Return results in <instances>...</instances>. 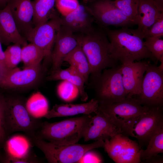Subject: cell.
Returning <instances> with one entry per match:
<instances>
[{
    "label": "cell",
    "instance_id": "cell-1",
    "mask_svg": "<svg viewBox=\"0 0 163 163\" xmlns=\"http://www.w3.org/2000/svg\"><path fill=\"white\" fill-rule=\"evenodd\" d=\"M105 30L110 43L111 56L114 60L122 64L145 59L157 60L145 46L144 39L134 29L126 27Z\"/></svg>",
    "mask_w": 163,
    "mask_h": 163
},
{
    "label": "cell",
    "instance_id": "cell-2",
    "mask_svg": "<svg viewBox=\"0 0 163 163\" xmlns=\"http://www.w3.org/2000/svg\"><path fill=\"white\" fill-rule=\"evenodd\" d=\"M77 36L89 62L92 79L99 76L104 69L118 66L117 61L111 56L110 42L103 31L94 28Z\"/></svg>",
    "mask_w": 163,
    "mask_h": 163
},
{
    "label": "cell",
    "instance_id": "cell-3",
    "mask_svg": "<svg viewBox=\"0 0 163 163\" xmlns=\"http://www.w3.org/2000/svg\"><path fill=\"white\" fill-rule=\"evenodd\" d=\"M91 114L50 123L42 121L35 134L36 137L47 141L62 145L77 143L83 136Z\"/></svg>",
    "mask_w": 163,
    "mask_h": 163
},
{
    "label": "cell",
    "instance_id": "cell-4",
    "mask_svg": "<svg viewBox=\"0 0 163 163\" xmlns=\"http://www.w3.org/2000/svg\"><path fill=\"white\" fill-rule=\"evenodd\" d=\"M98 104V109L105 114L123 134L133 137L135 124L149 108L141 105L136 98L129 95L118 102Z\"/></svg>",
    "mask_w": 163,
    "mask_h": 163
},
{
    "label": "cell",
    "instance_id": "cell-5",
    "mask_svg": "<svg viewBox=\"0 0 163 163\" xmlns=\"http://www.w3.org/2000/svg\"><path fill=\"white\" fill-rule=\"evenodd\" d=\"M30 138L34 145L43 152L50 163H78L86 152L104 147L105 144L103 140H98L87 144L76 143L62 145L47 141L35 136Z\"/></svg>",
    "mask_w": 163,
    "mask_h": 163
},
{
    "label": "cell",
    "instance_id": "cell-6",
    "mask_svg": "<svg viewBox=\"0 0 163 163\" xmlns=\"http://www.w3.org/2000/svg\"><path fill=\"white\" fill-rule=\"evenodd\" d=\"M5 124L8 137L12 133L22 132L29 137L35 135L42 121L33 117L28 111L25 102L20 98L5 99Z\"/></svg>",
    "mask_w": 163,
    "mask_h": 163
},
{
    "label": "cell",
    "instance_id": "cell-7",
    "mask_svg": "<svg viewBox=\"0 0 163 163\" xmlns=\"http://www.w3.org/2000/svg\"><path fill=\"white\" fill-rule=\"evenodd\" d=\"M95 98L98 104H110L125 98L127 94L122 79L120 65L106 69L92 79Z\"/></svg>",
    "mask_w": 163,
    "mask_h": 163
},
{
    "label": "cell",
    "instance_id": "cell-8",
    "mask_svg": "<svg viewBox=\"0 0 163 163\" xmlns=\"http://www.w3.org/2000/svg\"><path fill=\"white\" fill-rule=\"evenodd\" d=\"M136 98L148 108L162 107L163 104V71L149 62L143 76L141 91Z\"/></svg>",
    "mask_w": 163,
    "mask_h": 163
},
{
    "label": "cell",
    "instance_id": "cell-9",
    "mask_svg": "<svg viewBox=\"0 0 163 163\" xmlns=\"http://www.w3.org/2000/svg\"><path fill=\"white\" fill-rule=\"evenodd\" d=\"M104 147L109 156L116 163H139L142 149L136 141L118 133L104 141Z\"/></svg>",
    "mask_w": 163,
    "mask_h": 163
},
{
    "label": "cell",
    "instance_id": "cell-10",
    "mask_svg": "<svg viewBox=\"0 0 163 163\" xmlns=\"http://www.w3.org/2000/svg\"><path fill=\"white\" fill-rule=\"evenodd\" d=\"M34 146L30 137L25 134L10 136L3 147L5 156L2 161L10 163H36L37 157L32 151Z\"/></svg>",
    "mask_w": 163,
    "mask_h": 163
},
{
    "label": "cell",
    "instance_id": "cell-11",
    "mask_svg": "<svg viewBox=\"0 0 163 163\" xmlns=\"http://www.w3.org/2000/svg\"><path fill=\"white\" fill-rule=\"evenodd\" d=\"M59 15L47 22L34 26L26 35L25 38L43 51L44 59L51 62V55L56 35L60 26Z\"/></svg>",
    "mask_w": 163,
    "mask_h": 163
},
{
    "label": "cell",
    "instance_id": "cell-12",
    "mask_svg": "<svg viewBox=\"0 0 163 163\" xmlns=\"http://www.w3.org/2000/svg\"><path fill=\"white\" fill-rule=\"evenodd\" d=\"M86 5L94 20L103 26L126 27L133 25L116 6L113 1L96 0Z\"/></svg>",
    "mask_w": 163,
    "mask_h": 163
},
{
    "label": "cell",
    "instance_id": "cell-13",
    "mask_svg": "<svg viewBox=\"0 0 163 163\" xmlns=\"http://www.w3.org/2000/svg\"><path fill=\"white\" fill-rule=\"evenodd\" d=\"M91 117L85 127L83 138L85 142L104 141L118 133H122L104 113L97 110Z\"/></svg>",
    "mask_w": 163,
    "mask_h": 163
},
{
    "label": "cell",
    "instance_id": "cell-14",
    "mask_svg": "<svg viewBox=\"0 0 163 163\" xmlns=\"http://www.w3.org/2000/svg\"><path fill=\"white\" fill-rule=\"evenodd\" d=\"M162 125V107L149 108L141 116L134 126L133 133L141 148L146 147L152 136Z\"/></svg>",
    "mask_w": 163,
    "mask_h": 163
},
{
    "label": "cell",
    "instance_id": "cell-15",
    "mask_svg": "<svg viewBox=\"0 0 163 163\" xmlns=\"http://www.w3.org/2000/svg\"><path fill=\"white\" fill-rule=\"evenodd\" d=\"M79 44L76 35L61 25L51 55V72L61 68L66 56Z\"/></svg>",
    "mask_w": 163,
    "mask_h": 163
},
{
    "label": "cell",
    "instance_id": "cell-16",
    "mask_svg": "<svg viewBox=\"0 0 163 163\" xmlns=\"http://www.w3.org/2000/svg\"><path fill=\"white\" fill-rule=\"evenodd\" d=\"M41 73L40 64L25 67L23 70L16 67L0 77V85L3 87L13 88L29 86L39 80Z\"/></svg>",
    "mask_w": 163,
    "mask_h": 163
},
{
    "label": "cell",
    "instance_id": "cell-17",
    "mask_svg": "<svg viewBox=\"0 0 163 163\" xmlns=\"http://www.w3.org/2000/svg\"><path fill=\"white\" fill-rule=\"evenodd\" d=\"M149 62L139 61L120 65L122 81L128 95L133 96L140 93L144 74Z\"/></svg>",
    "mask_w": 163,
    "mask_h": 163
},
{
    "label": "cell",
    "instance_id": "cell-18",
    "mask_svg": "<svg viewBox=\"0 0 163 163\" xmlns=\"http://www.w3.org/2000/svg\"><path fill=\"white\" fill-rule=\"evenodd\" d=\"M8 5L18 29L25 38L34 27L33 23L34 9L31 0H9Z\"/></svg>",
    "mask_w": 163,
    "mask_h": 163
},
{
    "label": "cell",
    "instance_id": "cell-19",
    "mask_svg": "<svg viewBox=\"0 0 163 163\" xmlns=\"http://www.w3.org/2000/svg\"><path fill=\"white\" fill-rule=\"evenodd\" d=\"M0 40L6 45L13 43L23 47L27 44L19 32L8 4L0 9Z\"/></svg>",
    "mask_w": 163,
    "mask_h": 163
},
{
    "label": "cell",
    "instance_id": "cell-20",
    "mask_svg": "<svg viewBox=\"0 0 163 163\" xmlns=\"http://www.w3.org/2000/svg\"><path fill=\"white\" fill-rule=\"evenodd\" d=\"M60 17L61 25L74 33H85L94 28L92 24L94 19L85 4H80L70 14Z\"/></svg>",
    "mask_w": 163,
    "mask_h": 163
},
{
    "label": "cell",
    "instance_id": "cell-21",
    "mask_svg": "<svg viewBox=\"0 0 163 163\" xmlns=\"http://www.w3.org/2000/svg\"><path fill=\"white\" fill-rule=\"evenodd\" d=\"M98 105V101L95 98L83 103L56 104L51 109L49 110L44 117L50 119L81 114H90L97 110Z\"/></svg>",
    "mask_w": 163,
    "mask_h": 163
},
{
    "label": "cell",
    "instance_id": "cell-22",
    "mask_svg": "<svg viewBox=\"0 0 163 163\" xmlns=\"http://www.w3.org/2000/svg\"><path fill=\"white\" fill-rule=\"evenodd\" d=\"M160 11L151 0H139L136 33L143 38L148 29L155 22L160 14Z\"/></svg>",
    "mask_w": 163,
    "mask_h": 163
},
{
    "label": "cell",
    "instance_id": "cell-23",
    "mask_svg": "<svg viewBox=\"0 0 163 163\" xmlns=\"http://www.w3.org/2000/svg\"><path fill=\"white\" fill-rule=\"evenodd\" d=\"M49 81L61 80L68 81L75 85L78 89L81 100L86 101L88 95L85 88V80L82 76L73 67L70 66L67 69L61 68L51 72L47 77Z\"/></svg>",
    "mask_w": 163,
    "mask_h": 163
},
{
    "label": "cell",
    "instance_id": "cell-24",
    "mask_svg": "<svg viewBox=\"0 0 163 163\" xmlns=\"http://www.w3.org/2000/svg\"><path fill=\"white\" fill-rule=\"evenodd\" d=\"M56 0H33L34 26L45 23L58 15L55 9Z\"/></svg>",
    "mask_w": 163,
    "mask_h": 163
},
{
    "label": "cell",
    "instance_id": "cell-25",
    "mask_svg": "<svg viewBox=\"0 0 163 163\" xmlns=\"http://www.w3.org/2000/svg\"><path fill=\"white\" fill-rule=\"evenodd\" d=\"M75 68L82 76L85 84H88L91 71L89 62L79 43V45L65 58L64 62Z\"/></svg>",
    "mask_w": 163,
    "mask_h": 163
},
{
    "label": "cell",
    "instance_id": "cell-26",
    "mask_svg": "<svg viewBox=\"0 0 163 163\" xmlns=\"http://www.w3.org/2000/svg\"><path fill=\"white\" fill-rule=\"evenodd\" d=\"M25 106L30 114L37 119L44 117L49 110L47 100L39 92L30 97L25 102Z\"/></svg>",
    "mask_w": 163,
    "mask_h": 163
},
{
    "label": "cell",
    "instance_id": "cell-27",
    "mask_svg": "<svg viewBox=\"0 0 163 163\" xmlns=\"http://www.w3.org/2000/svg\"><path fill=\"white\" fill-rule=\"evenodd\" d=\"M146 149H141L140 157L144 162L163 153V125L161 126L152 136Z\"/></svg>",
    "mask_w": 163,
    "mask_h": 163
},
{
    "label": "cell",
    "instance_id": "cell-28",
    "mask_svg": "<svg viewBox=\"0 0 163 163\" xmlns=\"http://www.w3.org/2000/svg\"><path fill=\"white\" fill-rule=\"evenodd\" d=\"M44 58L42 50L32 43L27 44L21 48V61L25 67L40 65Z\"/></svg>",
    "mask_w": 163,
    "mask_h": 163
},
{
    "label": "cell",
    "instance_id": "cell-29",
    "mask_svg": "<svg viewBox=\"0 0 163 163\" xmlns=\"http://www.w3.org/2000/svg\"><path fill=\"white\" fill-rule=\"evenodd\" d=\"M116 6L133 24H137L139 0H115Z\"/></svg>",
    "mask_w": 163,
    "mask_h": 163
},
{
    "label": "cell",
    "instance_id": "cell-30",
    "mask_svg": "<svg viewBox=\"0 0 163 163\" xmlns=\"http://www.w3.org/2000/svg\"><path fill=\"white\" fill-rule=\"evenodd\" d=\"M57 92L60 98L67 102L74 100L79 95L78 88L66 81H62L59 84L57 87Z\"/></svg>",
    "mask_w": 163,
    "mask_h": 163
},
{
    "label": "cell",
    "instance_id": "cell-31",
    "mask_svg": "<svg viewBox=\"0 0 163 163\" xmlns=\"http://www.w3.org/2000/svg\"><path fill=\"white\" fill-rule=\"evenodd\" d=\"M21 46L16 44L8 46L4 51L5 64L8 69L17 67L21 61Z\"/></svg>",
    "mask_w": 163,
    "mask_h": 163
},
{
    "label": "cell",
    "instance_id": "cell-32",
    "mask_svg": "<svg viewBox=\"0 0 163 163\" xmlns=\"http://www.w3.org/2000/svg\"><path fill=\"white\" fill-rule=\"evenodd\" d=\"M144 44L157 61L163 56V40L161 37H147Z\"/></svg>",
    "mask_w": 163,
    "mask_h": 163
},
{
    "label": "cell",
    "instance_id": "cell-33",
    "mask_svg": "<svg viewBox=\"0 0 163 163\" xmlns=\"http://www.w3.org/2000/svg\"><path fill=\"white\" fill-rule=\"evenodd\" d=\"M80 4L78 0H56L55 7L61 16H64L76 9Z\"/></svg>",
    "mask_w": 163,
    "mask_h": 163
},
{
    "label": "cell",
    "instance_id": "cell-34",
    "mask_svg": "<svg viewBox=\"0 0 163 163\" xmlns=\"http://www.w3.org/2000/svg\"><path fill=\"white\" fill-rule=\"evenodd\" d=\"M163 36V12L161 13L155 22L146 31L143 39L147 37H161Z\"/></svg>",
    "mask_w": 163,
    "mask_h": 163
},
{
    "label": "cell",
    "instance_id": "cell-35",
    "mask_svg": "<svg viewBox=\"0 0 163 163\" xmlns=\"http://www.w3.org/2000/svg\"><path fill=\"white\" fill-rule=\"evenodd\" d=\"M5 99L0 98V146H2L8 138L5 124Z\"/></svg>",
    "mask_w": 163,
    "mask_h": 163
},
{
    "label": "cell",
    "instance_id": "cell-36",
    "mask_svg": "<svg viewBox=\"0 0 163 163\" xmlns=\"http://www.w3.org/2000/svg\"><path fill=\"white\" fill-rule=\"evenodd\" d=\"M93 150V149H92ZM92 150L88 151L83 155L78 163H101L102 159L99 156Z\"/></svg>",
    "mask_w": 163,
    "mask_h": 163
},
{
    "label": "cell",
    "instance_id": "cell-37",
    "mask_svg": "<svg viewBox=\"0 0 163 163\" xmlns=\"http://www.w3.org/2000/svg\"><path fill=\"white\" fill-rule=\"evenodd\" d=\"M1 43L0 40V77L4 75L9 70L5 64L4 51L2 50Z\"/></svg>",
    "mask_w": 163,
    "mask_h": 163
},
{
    "label": "cell",
    "instance_id": "cell-38",
    "mask_svg": "<svg viewBox=\"0 0 163 163\" xmlns=\"http://www.w3.org/2000/svg\"><path fill=\"white\" fill-rule=\"evenodd\" d=\"M151 0L160 11H163V0Z\"/></svg>",
    "mask_w": 163,
    "mask_h": 163
},
{
    "label": "cell",
    "instance_id": "cell-39",
    "mask_svg": "<svg viewBox=\"0 0 163 163\" xmlns=\"http://www.w3.org/2000/svg\"><path fill=\"white\" fill-rule=\"evenodd\" d=\"M9 0H0V7L2 8L5 7ZM2 9V8H1Z\"/></svg>",
    "mask_w": 163,
    "mask_h": 163
},
{
    "label": "cell",
    "instance_id": "cell-40",
    "mask_svg": "<svg viewBox=\"0 0 163 163\" xmlns=\"http://www.w3.org/2000/svg\"><path fill=\"white\" fill-rule=\"evenodd\" d=\"M96 0H83V1L84 4H87L90 3Z\"/></svg>",
    "mask_w": 163,
    "mask_h": 163
},
{
    "label": "cell",
    "instance_id": "cell-41",
    "mask_svg": "<svg viewBox=\"0 0 163 163\" xmlns=\"http://www.w3.org/2000/svg\"><path fill=\"white\" fill-rule=\"evenodd\" d=\"M2 158H1V157H0V161L1 160H2Z\"/></svg>",
    "mask_w": 163,
    "mask_h": 163
}]
</instances>
